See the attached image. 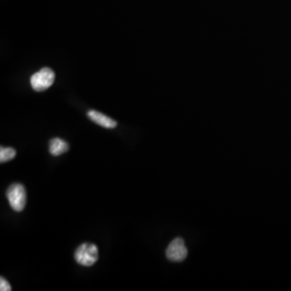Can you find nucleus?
I'll use <instances>...</instances> for the list:
<instances>
[{
    "label": "nucleus",
    "instance_id": "2",
    "mask_svg": "<svg viewBox=\"0 0 291 291\" xmlns=\"http://www.w3.org/2000/svg\"><path fill=\"white\" fill-rule=\"evenodd\" d=\"M54 80H55L54 72L50 68L44 67L32 76L30 83L34 90L41 92L49 88L53 84Z\"/></svg>",
    "mask_w": 291,
    "mask_h": 291
},
{
    "label": "nucleus",
    "instance_id": "6",
    "mask_svg": "<svg viewBox=\"0 0 291 291\" xmlns=\"http://www.w3.org/2000/svg\"><path fill=\"white\" fill-rule=\"evenodd\" d=\"M69 150V145L61 138H53L49 142V152L52 156H61Z\"/></svg>",
    "mask_w": 291,
    "mask_h": 291
},
{
    "label": "nucleus",
    "instance_id": "5",
    "mask_svg": "<svg viewBox=\"0 0 291 291\" xmlns=\"http://www.w3.org/2000/svg\"><path fill=\"white\" fill-rule=\"evenodd\" d=\"M87 116L94 123L99 125L100 126L108 128V129H114L118 125L117 122L113 120L112 118H109V117H107L96 110H90L87 112Z\"/></svg>",
    "mask_w": 291,
    "mask_h": 291
},
{
    "label": "nucleus",
    "instance_id": "1",
    "mask_svg": "<svg viewBox=\"0 0 291 291\" xmlns=\"http://www.w3.org/2000/svg\"><path fill=\"white\" fill-rule=\"evenodd\" d=\"M99 257L96 245L84 243L76 249L75 259L76 262L83 266L89 267L93 265Z\"/></svg>",
    "mask_w": 291,
    "mask_h": 291
},
{
    "label": "nucleus",
    "instance_id": "4",
    "mask_svg": "<svg viewBox=\"0 0 291 291\" xmlns=\"http://www.w3.org/2000/svg\"><path fill=\"white\" fill-rule=\"evenodd\" d=\"M188 255V250L185 247V241L181 238L172 240L166 250V256L168 260L174 262H181Z\"/></svg>",
    "mask_w": 291,
    "mask_h": 291
},
{
    "label": "nucleus",
    "instance_id": "3",
    "mask_svg": "<svg viewBox=\"0 0 291 291\" xmlns=\"http://www.w3.org/2000/svg\"><path fill=\"white\" fill-rule=\"evenodd\" d=\"M9 204L15 211H22L26 204V191L21 184H12L7 190Z\"/></svg>",
    "mask_w": 291,
    "mask_h": 291
},
{
    "label": "nucleus",
    "instance_id": "7",
    "mask_svg": "<svg viewBox=\"0 0 291 291\" xmlns=\"http://www.w3.org/2000/svg\"><path fill=\"white\" fill-rule=\"evenodd\" d=\"M16 155V150L11 147H2L0 148V162L6 163L13 160Z\"/></svg>",
    "mask_w": 291,
    "mask_h": 291
},
{
    "label": "nucleus",
    "instance_id": "8",
    "mask_svg": "<svg viewBox=\"0 0 291 291\" xmlns=\"http://www.w3.org/2000/svg\"><path fill=\"white\" fill-rule=\"evenodd\" d=\"M0 291H11V285L9 284L4 278L1 277L0 278Z\"/></svg>",
    "mask_w": 291,
    "mask_h": 291
}]
</instances>
